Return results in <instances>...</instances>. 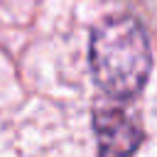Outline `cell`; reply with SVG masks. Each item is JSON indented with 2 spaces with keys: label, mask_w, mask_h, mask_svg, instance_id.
Returning a JSON list of instances; mask_svg holds the SVG:
<instances>
[{
  "label": "cell",
  "mask_w": 157,
  "mask_h": 157,
  "mask_svg": "<svg viewBox=\"0 0 157 157\" xmlns=\"http://www.w3.org/2000/svg\"><path fill=\"white\" fill-rule=\"evenodd\" d=\"M96 140H98V157H132L142 142L140 125L115 105H103L93 115Z\"/></svg>",
  "instance_id": "2"
},
{
  "label": "cell",
  "mask_w": 157,
  "mask_h": 157,
  "mask_svg": "<svg viewBox=\"0 0 157 157\" xmlns=\"http://www.w3.org/2000/svg\"><path fill=\"white\" fill-rule=\"evenodd\" d=\"M150 44L145 29L132 17L105 20L91 37V69L98 86L115 96H135L150 74Z\"/></svg>",
  "instance_id": "1"
}]
</instances>
